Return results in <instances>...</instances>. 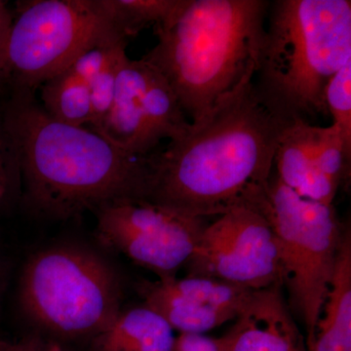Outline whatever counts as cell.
Returning a JSON list of instances; mask_svg holds the SVG:
<instances>
[{
  "mask_svg": "<svg viewBox=\"0 0 351 351\" xmlns=\"http://www.w3.org/2000/svg\"><path fill=\"white\" fill-rule=\"evenodd\" d=\"M191 123L162 73L145 60L127 59L117 76L110 110L92 130L133 156L151 154Z\"/></svg>",
  "mask_w": 351,
  "mask_h": 351,
  "instance_id": "10",
  "label": "cell"
},
{
  "mask_svg": "<svg viewBox=\"0 0 351 351\" xmlns=\"http://www.w3.org/2000/svg\"><path fill=\"white\" fill-rule=\"evenodd\" d=\"M1 278H2V265H1V258H0V286H1Z\"/></svg>",
  "mask_w": 351,
  "mask_h": 351,
  "instance_id": "23",
  "label": "cell"
},
{
  "mask_svg": "<svg viewBox=\"0 0 351 351\" xmlns=\"http://www.w3.org/2000/svg\"><path fill=\"white\" fill-rule=\"evenodd\" d=\"M0 351H69L60 341L43 336L27 337L16 341H0Z\"/></svg>",
  "mask_w": 351,
  "mask_h": 351,
  "instance_id": "21",
  "label": "cell"
},
{
  "mask_svg": "<svg viewBox=\"0 0 351 351\" xmlns=\"http://www.w3.org/2000/svg\"><path fill=\"white\" fill-rule=\"evenodd\" d=\"M127 40L105 0H24L16 3L0 59V98L36 94L86 51Z\"/></svg>",
  "mask_w": 351,
  "mask_h": 351,
  "instance_id": "6",
  "label": "cell"
},
{
  "mask_svg": "<svg viewBox=\"0 0 351 351\" xmlns=\"http://www.w3.org/2000/svg\"><path fill=\"white\" fill-rule=\"evenodd\" d=\"M260 213L274 228L280 250L288 306L311 341L329 292L346 225L332 205L306 199L271 178Z\"/></svg>",
  "mask_w": 351,
  "mask_h": 351,
  "instance_id": "7",
  "label": "cell"
},
{
  "mask_svg": "<svg viewBox=\"0 0 351 351\" xmlns=\"http://www.w3.org/2000/svg\"><path fill=\"white\" fill-rule=\"evenodd\" d=\"M182 0H105L115 29L129 40L141 31L162 24Z\"/></svg>",
  "mask_w": 351,
  "mask_h": 351,
  "instance_id": "17",
  "label": "cell"
},
{
  "mask_svg": "<svg viewBox=\"0 0 351 351\" xmlns=\"http://www.w3.org/2000/svg\"><path fill=\"white\" fill-rule=\"evenodd\" d=\"M143 304L180 334H204L235 320L256 291L207 277L157 279L138 284Z\"/></svg>",
  "mask_w": 351,
  "mask_h": 351,
  "instance_id": "11",
  "label": "cell"
},
{
  "mask_svg": "<svg viewBox=\"0 0 351 351\" xmlns=\"http://www.w3.org/2000/svg\"><path fill=\"white\" fill-rule=\"evenodd\" d=\"M176 339L167 321L143 304L120 309L88 343L90 351H175Z\"/></svg>",
  "mask_w": 351,
  "mask_h": 351,
  "instance_id": "15",
  "label": "cell"
},
{
  "mask_svg": "<svg viewBox=\"0 0 351 351\" xmlns=\"http://www.w3.org/2000/svg\"><path fill=\"white\" fill-rule=\"evenodd\" d=\"M21 196L19 156L0 99V212L7 211L21 202Z\"/></svg>",
  "mask_w": 351,
  "mask_h": 351,
  "instance_id": "18",
  "label": "cell"
},
{
  "mask_svg": "<svg viewBox=\"0 0 351 351\" xmlns=\"http://www.w3.org/2000/svg\"><path fill=\"white\" fill-rule=\"evenodd\" d=\"M256 71L179 137L147 156L143 199L193 218L246 208L260 212L277 143L291 119L263 98Z\"/></svg>",
  "mask_w": 351,
  "mask_h": 351,
  "instance_id": "1",
  "label": "cell"
},
{
  "mask_svg": "<svg viewBox=\"0 0 351 351\" xmlns=\"http://www.w3.org/2000/svg\"><path fill=\"white\" fill-rule=\"evenodd\" d=\"M175 351H226L221 338L204 334H180L176 339Z\"/></svg>",
  "mask_w": 351,
  "mask_h": 351,
  "instance_id": "20",
  "label": "cell"
},
{
  "mask_svg": "<svg viewBox=\"0 0 351 351\" xmlns=\"http://www.w3.org/2000/svg\"><path fill=\"white\" fill-rule=\"evenodd\" d=\"M40 105L52 119L73 126H90L93 121L87 82L71 68L44 82Z\"/></svg>",
  "mask_w": 351,
  "mask_h": 351,
  "instance_id": "16",
  "label": "cell"
},
{
  "mask_svg": "<svg viewBox=\"0 0 351 351\" xmlns=\"http://www.w3.org/2000/svg\"><path fill=\"white\" fill-rule=\"evenodd\" d=\"M121 279L95 252L56 245L36 252L21 276L19 304L25 318L54 341H89L122 308Z\"/></svg>",
  "mask_w": 351,
  "mask_h": 351,
  "instance_id": "5",
  "label": "cell"
},
{
  "mask_svg": "<svg viewBox=\"0 0 351 351\" xmlns=\"http://www.w3.org/2000/svg\"><path fill=\"white\" fill-rule=\"evenodd\" d=\"M221 339L226 351H307L282 286L256 291Z\"/></svg>",
  "mask_w": 351,
  "mask_h": 351,
  "instance_id": "12",
  "label": "cell"
},
{
  "mask_svg": "<svg viewBox=\"0 0 351 351\" xmlns=\"http://www.w3.org/2000/svg\"><path fill=\"white\" fill-rule=\"evenodd\" d=\"M328 112L332 124L338 127L343 137L351 144V61L336 73L325 90Z\"/></svg>",
  "mask_w": 351,
  "mask_h": 351,
  "instance_id": "19",
  "label": "cell"
},
{
  "mask_svg": "<svg viewBox=\"0 0 351 351\" xmlns=\"http://www.w3.org/2000/svg\"><path fill=\"white\" fill-rule=\"evenodd\" d=\"M94 213L99 243L158 279L177 276L206 226L202 218L186 216L142 198L110 201Z\"/></svg>",
  "mask_w": 351,
  "mask_h": 351,
  "instance_id": "8",
  "label": "cell"
},
{
  "mask_svg": "<svg viewBox=\"0 0 351 351\" xmlns=\"http://www.w3.org/2000/svg\"><path fill=\"white\" fill-rule=\"evenodd\" d=\"M0 99L19 156L21 203L29 213L66 221L110 201L144 197L147 156L52 119L31 92Z\"/></svg>",
  "mask_w": 351,
  "mask_h": 351,
  "instance_id": "2",
  "label": "cell"
},
{
  "mask_svg": "<svg viewBox=\"0 0 351 351\" xmlns=\"http://www.w3.org/2000/svg\"><path fill=\"white\" fill-rule=\"evenodd\" d=\"M269 8L265 0H182L154 27L158 41L143 58L169 82L191 122L257 73Z\"/></svg>",
  "mask_w": 351,
  "mask_h": 351,
  "instance_id": "3",
  "label": "cell"
},
{
  "mask_svg": "<svg viewBox=\"0 0 351 351\" xmlns=\"http://www.w3.org/2000/svg\"><path fill=\"white\" fill-rule=\"evenodd\" d=\"M188 276L207 277L252 291L282 286L276 233L260 212L239 208L203 230L184 265Z\"/></svg>",
  "mask_w": 351,
  "mask_h": 351,
  "instance_id": "9",
  "label": "cell"
},
{
  "mask_svg": "<svg viewBox=\"0 0 351 351\" xmlns=\"http://www.w3.org/2000/svg\"><path fill=\"white\" fill-rule=\"evenodd\" d=\"M350 61V0H279L265 27L256 86L285 119L327 117L328 83Z\"/></svg>",
  "mask_w": 351,
  "mask_h": 351,
  "instance_id": "4",
  "label": "cell"
},
{
  "mask_svg": "<svg viewBox=\"0 0 351 351\" xmlns=\"http://www.w3.org/2000/svg\"><path fill=\"white\" fill-rule=\"evenodd\" d=\"M12 20L13 10L9 6L8 2L0 0V59L3 53Z\"/></svg>",
  "mask_w": 351,
  "mask_h": 351,
  "instance_id": "22",
  "label": "cell"
},
{
  "mask_svg": "<svg viewBox=\"0 0 351 351\" xmlns=\"http://www.w3.org/2000/svg\"><path fill=\"white\" fill-rule=\"evenodd\" d=\"M322 129L302 119H291L277 143L274 165L276 177L298 195L332 205L339 191L321 173L318 161Z\"/></svg>",
  "mask_w": 351,
  "mask_h": 351,
  "instance_id": "13",
  "label": "cell"
},
{
  "mask_svg": "<svg viewBox=\"0 0 351 351\" xmlns=\"http://www.w3.org/2000/svg\"><path fill=\"white\" fill-rule=\"evenodd\" d=\"M307 351H351V232L346 226L334 276Z\"/></svg>",
  "mask_w": 351,
  "mask_h": 351,
  "instance_id": "14",
  "label": "cell"
}]
</instances>
